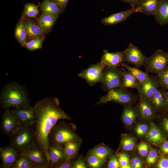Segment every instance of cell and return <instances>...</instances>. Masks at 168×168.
<instances>
[{
    "label": "cell",
    "mask_w": 168,
    "mask_h": 168,
    "mask_svg": "<svg viewBox=\"0 0 168 168\" xmlns=\"http://www.w3.org/2000/svg\"><path fill=\"white\" fill-rule=\"evenodd\" d=\"M34 107L36 115V141L44 151L50 161L48 152L51 144L49 137L50 132L58 120H70L71 118L60 108L58 100L56 97L44 98L36 102Z\"/></svg>",
    "instance_id": "cell-1"
},
{
    "label": "cell",
    "mask_w": 168,
    "mask_h": 168,
    "mask_svg": "<svg viewBox=\"0 0 168 168\" xmlns=\"http://www.w3.org/2000/svg\"><path fill=\"white\" fill-rule=\"evenodd\" d=\"M29 94L26 87L15 82H8L2 88L0 106L5 109L13 107L21 109L30 106Z\"/></svg>",
    "instance_id": "cell-2"
},
{
    "label": "cell",
    "mask_w": 168,
    "mask_h": 168,
    "mask_svg": "<svg viewBox=\"0 0 168 168\" xmlns=\"http://www.w3.org/2000/svg\"><path fill=\"white\" fill-rule=\"evenodd\" d=\"M64 120L56 124L50 130L49 135L50 143L64 147L69 142L82 140L76 132V125Z\"/></svg>",
    "instance_id": "cell-3"
},
{
    "label": "cell",
    "mask_w": 168,
    "mask_h": 168,
    "mask_svg": "<svg viewBox=\"0 0 168 168\" xmlns=\"http://www.w3.org/2000/svg\"><path fill=\"white\" fill-rule=\"evenodd\" d=\"M10 138V145L21 153L30 148L36 141L35 125H21Z\"/></svg>",
    "instance_id": "cell-4"
},
{
    "label": "cell",
    "mask_w": 168,
    "mask_h": 168,
    "mask_svg": "<svg viewBox=\"0 0 168 168\" xmlns=\"http://www.w3.org/2000/svg\"><path fill=\"white\" fill-rule=\"evenodd\" d=\"M137 96L127 89L119 88L110 90L101 97L96 105L113 101L125 105H131L135 101Z\"/></svg>",
    "instance_id": "cell-5"
},
{
    "label": "cell",
    "mask_w": 168,
    "mask_h": 168,
    "mask_svg": "<svg viewBox=\"0 0 168 168\" xmlns=\"http://www.w3.org/2000/svg\"><path fill=\"white\" fill-rule=\"evenodd\" d=\"M168 64V52L161 49L156 50L149 57H147L144 64L147 73L160 74Z\"/></svg>",
    "instance_id": "cell-6"
},
{
    "label": "cell",
    "mask_w": 168,
    "mask_h": 168,
    "mask_svg": "<svg viewBox=\"0 0 168 168\" xmlns=\"http://www.w3.org/2000/svg\"><path fill=\"white\" fill-rule=\"evenodd\" d=\"M101 82L105 91L121 88L122 76L120 68L107 67L103 71Z\"/></svg>",
    "instance_id": "cell-7"
},
{
    "label": "cell",
    "mask_w": 168,
    "mask_h": 168,
    "mask_svg": "<svg viewBox=\"0 0 168 168\" xmlns=\"http://www.w3.org/2000/svg\"><path fill=\"white\" fill-rule=\"evenodd\" d=\"M106 67L100 62L91 65L87 68L82 71L78 76L84 79L89 85L93 86L101 82L103 72Z\"/></svg>",
    "instance_id": "cell-8"
},
{
    "label": "cell",
    "mask_w": 168,
    "mask_h": 168,
    "mask_svg": "<svg viewBox=\"0 0 168 168\" xmlns=\"http://www.w3.org/2000/svg\"><path fill=\"white\" fill-rule=\"evenodd\" d=\"M20 154L26 156L34 162L44 168H49L50 161L46 153L36 141L30 148Z\"/></svg>",
    "instance_id": "cell-9"
},
{
    "label": "cell",
    "mask_w": 168,
    "mask_h": 168,
    "mask_svg": "<svg viewBox=\"0 0 168 168\" xmlns=\"http://www.w3.org/2000/svg\"><path fill=\"white\" fill-rule=\"evenodd\" d=\"M21 126L9 108L4 109L1 118V129L6 136L10 137Z\"/></svg>",
    "instance_id": "cell-10"
},
{
    "label": "cell",
    "mask_w": 168,
    "mask_h": 168,
    "mask_svg": "<svg viewBox=\"0 0 168 168\" xmlns=\"http://www.w3.org/2000/svg\"><path fill=\"white\" fill-rule=\"evenodd\" d=\"M123 52L125 62L137 68H139L144 64L147 57L138 47L132 43H130Z\"/></svg>",
    "instance_id": "cell-11"
},
{
    "label": "cell",
    "mask_w": 168,
    "mask_h": 168,
    "mask_svg": "<svg viewBox=\"0 0 168 168\" xmlns=\"http://www.w3.org/2000/svg\"><path fill=\"white\" fill-rule=\"evenodd\" d=\"M11 110L21 126L35 125L36 115L34 106L30 105L25 108Z\"/></svg>",
    "instance_id": "cell-12"
},
{
    "label": "cell",
    "mask_w": 168,
    "mask_h": 168,
    "mask_svg": "<svg viewBox=\"0 0 168 168\" xmlns=\"http://www.w3.org/2000/svg\"><path fill=\"white\" fill-rule=\"evenodd\" d=\"M20 153L14 147L9 145L0 148L1 168H12Z\"/></svg>",
    "instance_id": "cell-13"
},
{
    "label": "cell",
    "mask_w": 168,
    "mask_h": 168,
    "mask_svg": "<svg viewBox=\"0 0 168 168\" xmlns=\"http://www.w3.org/2000/svg\"><path fill=\"white\" fill-rule=\"evenodd\" d=\"M160 87L157 77H149L148 80L142 83H139L137 89L139 96L145 98L148 100L158 88Z\"/></svg>",
    "instance_id": "cell-14"
},
{
    "label": "cell",
    "mask_w": 168,
    "mask_h": 168,
    "mask_svg": "<svg viewBox=\"0 0 168 168\" xmlns=\"http://www.w3.org/2000/svg\"><path fill=\"white\" fill-rule=\"evenodd\" d=\"M100 62L106 67H117L125 62L124 53L123 51L110 53L107 50H104Z\"/></svg>",
    "instance_id": "cell-15"
},
{
    "label": "cell",
    "mask_w": 168,
    "mask_h": 168,
    "mask_svg": "<svg viewBox=\"0 0 168 168\" xmlns=\"http://www.w3.org/2000/svg\"><path fill=\"white\" fill-rule=\"evenodd\" d=\"M49 168H54L66 160L63 147L51 143L48 149Z\"/></svg>",
    "instance_id": "cell-16"
},
{
    "label": "cell",
    "mask_w": 168,
    "mask_h": 168,
    "mask_svg": "<svg viewBox=\"0 0 168 168\" xmlns=\"http://www.w3.org/2000/svg\"><path fill=\"white\" fill-rule=\"evenodd\" d=\"M136 13L135 7L124 11L113 13L101 20V23L105 26L119 24L126 20L131 15Z\"/></svg>",
    "instance_id": "cell-17"
},
{
    "label": "cell",
    "mask_w": 168,
    "mask_h": 168,
    "mask_svg": "<svg viewBox=\"0 0 168 168\" xmlns=\"http://www.w3.org/2000/svg\"><path fill=\"white\" fill-rule=\"evenodd\" d=\"M166 91L164 88H159L149 100L156 113L161 114L166 111L165 93Z\"/></svg>",
    "instance_id": "cell-18"
},
{
    "label": "cell",
    "mask_w": 168,
    "mask_h": 168,
    "mask_svg": "<svg viewBox=\"0 0 168 168\" xmlns=\"http://www.w3.org/2000/svg\"><path fill=\"white\" fill-rule=\"evenodd\" d=\"M162 0H143L135 7L136 12L147 15H154Z\"/></svg>",
    "instance_id": "cell-19"
},
{
    "label": "cell",
    "mask_w": 168,
    "mask_h": 168,
    "mask_svg": "<svg viewBox=\"0 0 168 168\" xmlns=\"http://www.w3.org/2000/svg\"><path fill=\"white\" fill-rule=\"evenodd\" d=\"M24 23L27 41L35 38L44 36L46 31L32 20L25 18Z\"/></svg>",
    "instance_id": "cell-20"
},
{
    "label": "cell",
    "mask_w": 168,
    "mask_h": 168,
    "mask_svg": "<svg viewBox=\"0 0 168 168\" xmlns=\"http://www.w3.org/2000/svg\"><path fill=\"white\" fill-rule=\"evenodd\" d=\"M139 97L138 103L136 108L138 114L143 119H149L152 118L156 113L149 100L142 96H139Z\"/></svg>",
    "instance_id": "cell-21"
},
{
    "label": "cell",
    "mask_w": 168,
    "mask_h": 168,
    "mask_svg": "<svg viewBox=\"0 0 168 168\" xmlns=\"http://www.w3.org/2000/svg\"><path fill=\"white\" fill-rule=\"evenodd\" d=\"M145 137L148 141L156 145H159L167 139L159 126L153 123L151 124Z\"/></svg>",
    "instance_id": "cell-22"
},
{
    "label": "cell",
    "mask_w": 168,
    "mask_h": 168,
    "mask_svg": "<svg viewBox=\"0 0 168 168\" xmlns=\"http://www.w3.org/2000/svg\"><path fill=\"white\" fill-rule=\"evenodd\" d=\"M112 152V150L110 148L102 143L90 149L87 154L94 155L106 161Z\"/></svg>",
    "instance_id": "cell-23"
},
{
    "label": "cell",
    "mask_w": 168,
    "mask_h": 168,
    "mask_svg": "<svg viewBox=\"0 0 168 168\" xmlns=\"http://www.w3.org/2000/svg\"><path fill=\"white\" fill-rule=\"evenodd\" d=\"M156 22L160 26L168 24V0H162L154 15Z\"/></svg>",
    "instance_id": "cell-24"
},
{
    "label": "cell",
    "mask_w": 168,
    "mask_h": 168,
    "mask_svg": "<svg viewBox=\"0 0 168 168\" xmlns=\"http://www.w3.org/2000/svg\"><path fill=\"white\" fill-rule=\"evenodd\" d=\"M122 76V88L137 89L139 82L132 74L126 68L120 67V68Z\"/></svg>",
    "instance_id": "cell-25"
},
{
    "label": "cell",
    "mask_w": 168,
    "mask_h": 168,
    "mask_svg": "<svg viewBox=\"0 0 168 168\" xmlns=\"http://www.w3.org/2000/svg\"><path fill=\"white\" fill-rule=\"evenodd\" d=\"M138 114L136 108L131 105H125L121 116L122 120L126 126H131L134 123Z\"/></svg>",
    "instance_id": "cell-26"
},
{
    "label": "cell",
    "mask_w": 168,
    "mask_h": 168,
    "mask_svg": "<svg viewBox=\"0 0 168 168\" xmlns=\"http://www.w3.org/2000/svg\"><path fill=\"white\" fill-rule=\"evenodd\" d=\"M43 15H59L63 11L50 0H44L40 5Z\"/></svg>",
    "instance_id": "cell-27"
},
{
    "label": "cell",
    "mask_w": 168,
    "mask_h": 168,
    "mask_svg": "<svg viewBox=\"0 0 168 168\" xmlns=\"http://www.w3.org/2000/svg\"><path fill=\"white\" fill-rule=\"evenodd\" d=\"M82 140L73 141L66 143L63 147L66 160L75 158L77 156Z\"/></svg>",
    "instance_id": "cell-28"
},
{
    "label": "cell",
    "mask_w": 168,
    "mask_h": 168,
    "mask_svg": "<svg viewBox=\"0 0 168 168\" xmlns=\"http://www.w3.org/2000/svg\"><path fill=\"white\" fill-rule=\"evenodd\" d=\"M59 15H42L37 19V24L45 31L50 30L56 22Z\"/></svg>",
    "instance_id": "cell-29"
},
{
    "label": "cell",
    "mask_w": 168,
    "mask_h": 168,
    "mask_svg": "<svg viewBox=\"0 0 168 168\" xmlns=\"http://www.w3.org/2000/svg\"><path fill=\"white\" fill-rule=\"evenodd\" d=\"M12 168H44L33 161L28 156L20 154Z\"/></svg>",
    "instance_id": "cell-30"
},
{
    "label": "cell",
    "mask_w": 168,
    "mask_h": 168,
    "mask_svg": "<svg viewBox=\"0 0 168 168\" xmlns=\"http://www.w3.org/2000/svg\"><path fill=\"white\" fill-rule=\"evenodd\" d=\"M121 66L128 71L138 80L139 83H143L148 80L149 76L148 73L144 72L136 67H132L125 63L121 64Z\"/></svg>",
    "instance_id": "cell-31"
},
{
    "label": "cell",
    "mask_w": 168,
    "mask_h": 168,
    "mask_svg": "<svg viewBox=\"0 0 168 168\" xmlns=\"http://www.w3.org/2000/svg\"><path fill=\"white\" fill-rule=\"evenodd\" d=\"M24 19V16H21L16 25L15 32L16 39L21 46L27 41Z\"/></svg>",
    "instance_id": "cell-32"
},
{
    "label": "cell",
    "mask_w": 168,
    "mask_h": 168,
    "mask_svg": "<svg viewBox=\"0 0 168 168\" xmlns=\"http://www.w3.org/2000/svg\"><path fill=\"white\" fill-rule=\"evenodd\" d=\"M85 158L88 168H101L104 166L106 162L91 154H87Z\"/></svg>",
    "instance_id": "cell-33"
},
{
    "label": "cell",
    "mask_w": 168,
    "mask_h": 168,
    "mask_svg": "<svg viewBox=\"0 0 168 168\" xmlns=\"http://www.w3.org/2000/svg\"><path fill=\"white\" fill-rule=\"evenodd\" d=\"M120 146L121 149L124 151H132L135 146V139L131 136L124 135L121 137Z\"/></svg>",
    "instance_id": "cell-34"
},
{
    "label": "cell",
    "mask_w": 168,
    "mask_h": 168,
    "mask_svg": "<svg viewBox=\"0 0 168 168\" xmlns=\"http://www.w3.org/2000/svg\"><path fill=\"white\" fill-rule=\"evenodd\" d=\"M44 39V36L35 38L26 42L22 46L30 51L39 49L42 48Z\"/></svg>",
    "instance_id": "cell-35"
},
{
    "label": "cell",
    "mask_w": 168,
    "mask_h": 168,
    "mask_svg": "<svg viewBox=\"0 0 168 168\" xmlns=\"http://www.w3.org/2000/svg\"><path fill=\"white\" fill-rule=\"evenodd\" d=\"M38 7L31 3L26 4L22 15L28 17L36 18L39 14Z\"/></svg>",
    "instance_id": "cell-36"
},
{
    "label": "cell",
    "mask_w": 168,
    "mask_h": 168,
    "mask_svg": "<svg viewBox=\"0 0 168 168\" xmlns=\"http://www.w3.org/2000/svg\"><path fill=\"white\" fill-rule=\"evenodd\" d=\"M160 114L159 117V127L168 140V112L166 111Z\"/></svg>",
    "instance_id": "cell-37"
},
{
    "label": "cell",
    "mask_w": 168,
    "mask_h": 168,
    "mask_svg": "<svg viewBox=\"0 0 168 168\" xmlns=\"http://www.w3.org/2000/svg\"><path fill=\"white\" fill-rule=\"evenodd\" d=\"M157 77L160 87L168 91V65Z\"/></svg>",
    "instance_id": "cell-38"
},
{
    "label": "cell",
    "mask_w": 168,
    "mask_h": 168,
    "mask_svg": "<svg viewBox=\"0 0 168 168\" xmlns=\"http://www.w3.org/2000/svg\"><path fill=\"white\" fill-rule=\"evenodd\" d=\"M161 156L157 150L155 149H151L147 156L146 162L149 166L152 165L158 160L159 157Z\"/></svg>",
    "instance_id": "cell-39"
},
{
    "label": "cell",
    "mask_w": 168,
    "mask_h": 168,
    "mask_svg": "<svg viewBox=\"0 0 168 168\" xmlns=\"http://www.w3.org/2000/svg\"><path fill=\"white\" fill-rule=\"evenodd\" d=\"M118 156L120 168H132L128 154L125 153H121L118 154Z\"/></svg>",
    "instance_id": "cell-40"
},
{
    "label": "cell",
    "mask_w": 168,
    "mask_h": 168,
    "mask_svg": "<svg viewBox=\"0 0 168 168\" xmlns=\"http://www.w3.org/2000/svg\"><path fill=\"white\" fill-rule=\"evenodd\" d=\"M77 157V158L76 157L73 163L72 168H87L85 158L82 155H78Z\"/></svg>",
    "instance_id": "cell-41"
},
{
    "label": "cell",
    "mask_w": 168,
    "mask_h": 168,
    "mask_svg": "<svg viewBox=\"0 0 168 168\" xmlns=\"http://www.w3.org/2000/svg\"><path fill=\"white\" fill-rule=\"evenodd\" d=\"M106 167L107 168H120L118 156L116 154H113L110 156Z\"/></svg>",
    "instance_id": "cell-42"
},
{
    "label": "cell",
    "mask_w": 168,
    "mask_h": 168,
    "mask_svg": "<svg viewBox=\"0 0 168 168\" xmlns=\"http://www.w3.org/2000/svg\"><path fill=\"white\" fill-rule=\"evenodd\" d=\"M147 125L146 124H138L135 127V132L139 136H146L148 130Z\"/></svg>",
    "instance_id": "cell-43"
},
{
    "label": "cell",
    "mask_w": 168,
    "mask_h": 168,
    "mask_svg": "<svg viewBox=\"0 0 168 168\" xmlns=\"http://www.w3.org/2000/svg\"><path fill=\"white\" fill-rule=\"evenodd\" d=\"M137 149L140 155L143 157H145L149 153V146L145 142H141L137 147Z\"/></svg>",
    "instance_id": "cell-44"
},
{
    "label": "cell",
    "mask_w": 168,
    "mask_h": 168,
    "mask_svg": "<svg viewBox=\"0 0 168 168\" xmlns=\"http://www.w3.org/2000/svg\"><path fill=\"white\" fill-rule=\"evenodd\" d=\"M156 167L158 168H168V156L162 154Z\"/></svg>",
    "instance_id": "cell-45"
},
{
    "label": "cell",
    "mask_w": 168,
    "mask_h": 168,
    "mask_svg": "<svg viewBox=\"0 0 168 168\" xmlns=\"http://www.w3.org/2000/svg\"><path fill=\"white\" fill-rule=\"evenodd\" d=\"M130 163L131 167L133 168H141L142 166V162L140 158L136 156L131 160Z\"/></svg>",
    "instance_id": "cell-46"
},
{
    "label": "cell",
    "mask_w": 168,
    "mask_h": 168,
    "mask_svg": "<svg viewBox=\"0 0 168 168\" xmlns=\"http://www.w3.org/2000/svg\"><path fill=\"white\" fill-rule=\"evenodd\" d=\"M75 158L66 160L61 164L55 166L54 168H72Z\"/></svg>",
    "instance_id": "cell-47"
},
{
    "label": "cell",
    "mask_w": 168,
    "mask_h": 168,
    "mask_svg": "<svg viewBox=\"0 0 168 168\" xmlns=\"http://www.w3.org/2000/svg\"><path fill=\"white\" fill-rule=\"evenodd\" d=\"M158 146L162 154L168 156V140H165Z\"/></svg>",
    "instance_id": "cell-48"
},
{
    "label": "cell",
    "mask_w": 168,
    "mask_h": 168,
    "mask_svg": "<svg viewBox=\"0 0 168 168\" xmlns=\"http://www.w3.org/2000/svg\"><path fill=\"white\" fill-rule=\"evenodd\" d=\"M59 7L63 11L69 0H50Z\"/></svg>",
    "instance_id": "cell-49"
},
{
    "label": "cell",
    "mask_w": 168,
    "mask_h": 168,
    "mask_svg": "<svg viewBox=\"0 0 168 168\" xmlns=\"http://www.w3.org/2000/svg\"><path fill=\"white\" fill-rule=\"evenodd\" d=\"M129 4L131 7H135L143 0H119Z\"/></svg>",
    "instance_id": "cell-50"
},
{
    "label": "cell",
    "mask_w": 168,
    "mask_h": 168,
    "mask_svg": "<svg viewBox=\"0 0 168 168\" xmlns=\"http://www.w3.org/2000/svg\"><path fill=\"white\" fill-rule=\"evenodd\" d=\"M165 100L166 111L168 112V91H167L165 93Z\"/></svg>",
    "instance_id": "cell-51"
}]
</instances>
